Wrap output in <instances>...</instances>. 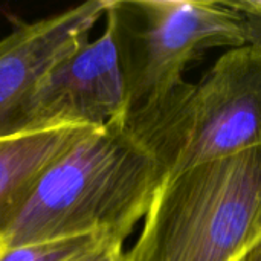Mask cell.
<instances>
[{
    "mask_svg": "<svg viewBox=\"0 0 261 261\" xmlns=\"http://www.w3.org/2000/svg\"><path fill=\"white\" fill-rule=\"evenodd\" d=\"M106 236H81L8 248L0 261H69L95 246ZM112 239V237H110Z\"/></svg>",
    "mask_w": 261,
    "mask_h": 261,
    "instance_id": "8",
    "label": "cell"
},
{
    "mask_svg": "<svg viewBox=\"0 0 261 261\" xmlns=\"http://www.w3.org/2000/svg\"><path fill=\"white\" fill-rule=\"evenodd\" d=\"M104 17L125 84L122 119L164 99L206 50L248 44L245 20L226 0H109Z\"/></svg>",
    "mask_w": 261,
    "mask_h": 261,
    "instance_id": "4",
    "label": "cell"
},
{
    "mask_svg": "<svg viewBox=\"0 0 261 261\" xmlns=\"http://www.w3.org/2000/svg\"><path fill=\"white\" fill-rule=\"evenodd\" d=\"M124 242L107 237L69 261H124Z\"/></svg>",
    "mask_w": 261,
    "mask_h": 261,
    "instance_id": "10",
    "label": "cell"
},
{
    "mask_svg": "<svg viewBox=\"0 0 261 261\" xmlns=\"http://www.w3.org/2000/svg\"><path fill=\"white\" fill-rule=\"evenodd\" d=\"M93 127H61L0 141V237L40 174Z\"/></svg>",
    "mask_w": 261,
    "mask_h": 261,
    "instance_id": "7",
    "label": "cell"
},
{
    "mask_svg": "<svg viewBox=\"0 0 261 261\" xmlns=\"http://www.w3.org/2000/svg\"><path fill=\"white\" fill-rule=\"evenodd\" d=\"M125 84L112 31L106 26L64 58L41 83L24 119L23 135L61 127L101 128L122 119Z\"/></svg>",
    "mask_w": 261,
    "mask_h": 261,
    "instance_id": "5",
    "label": "cell"
},
{
    "mask_svg": "<svg viewBox=\"0 0 261 261\" xmlns=\"http://www.w3.org/2000/svg\"><path fill=\"white\" fill-rule=\"evenodd\" d=\"M109 0H89L23 23L0 40V141L20 136L41 83L90 38Z\"/></svg>",
    "mask_w": 261,
    "mask_h": 261,
    "instance_id": "6",
    "label": "cell"
},
{
    "mask_svg": "<svg viewBox=\"0 0 261 261\" xmlns=\"http://www.w3.org/2000/svg\"><path fill=\"white\" fill-rule=\"evenodd\" d=\"M261 242V147L165 180L124 261H240Z\"/></svg>",
    "mask_w": 261,
    "mask_h": 261,
    "instance_id": "2",
    "label": "cell"
},
{
    "mask_svg": "<svg viewBox=\"0 0 261 261\" xmlns=\"http://www.w3.org/2000/svg\"><path fill=\"white\" fill-rule=\"evenodd\" d=\"M6 249H8V246H6L5 240H3V239L0 237V257H2L3 254H5V251H6Z\"/></svg>",
    "mask_w": 261,
    "mask_h": 261,
    "instance_id": "12",
    "label": "cell"
},
{
    "mask_svg": "<svg viewBox=\"0 0 261 261\" xmlns=\"http://www.w3.org/2000/svg\"><path fill=\"white\" fill-rule=\"evenodd\" d=\"M240 261H261V242L257 246H254Z\"/></svg>",
    "mask_w": 261,
    "mask_h": 261,
    "instance_id": "11",
    "label": "cell"
},
{
    "mask_svg": "<svg viewBox=\"0 0 261 261\" xmlns=\"http://www.w3.org/2000/svg\"><path fill=\"white\" fill-rule=\"evenodd\" d=\"M162 184L206 162L261 147V46L228 49L197 83H180L122 119Z\"/></svg>",
    "mask_w": 261,
    "mask_h": 261,
    "instance_id": "3",
    "label": "cell"
},
{
    "mask_svg": "<svg viewBox=\"0 0 261 261\" xmlns=\"http://www.w3.org/2000/svg\"><path fill=\"white\" fill-rule=\"evenodd\" d=\"M161 185L154 159L122 119L89 128L40 174L2 239L8 248L81 236L125 242Z\"/></svg>",
    "mask_w": 261,
    "mask_h": 261,
    "instance_id": "1",
    "label": "cell"
},
{
    "mask_svg": "<svg viewBox=\"0 0 261 261\" xmlns=\"http://www.w3.org/2000/svg\"><path fill=\"white\" fill-rule=\"evenodd\" d=\"M232 5L245 20L248 44L261 46V0H242Z\"/></svg>",
    "mask_w": 261,
    "mask_h": 261,
    "instance_id": "9",
    "label": "cell"
}]
</instances>
